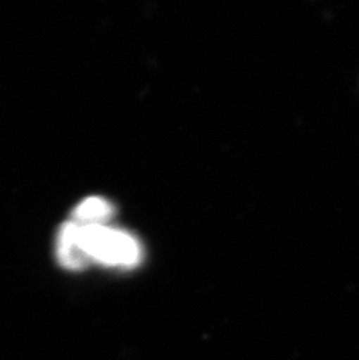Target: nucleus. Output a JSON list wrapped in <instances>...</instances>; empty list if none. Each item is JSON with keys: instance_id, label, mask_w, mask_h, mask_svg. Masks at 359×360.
<instances>
[{"instance_id": "1", "label": "nucleus", "mask_w": 359, "mask_h": 360, "mask_svg": "<svg viewBox=\"0 0 359 360\" xmlns=\"http://www.w3.org/2000/svg\"><path fill=\"white\" fill-rule=\"evenodd\" d=\"M76 241L87 265L97 262L106 267L132 269L143 257L139 241L131 233L108 224L76 223Z\"/></svg>"}, {"instance_id": "2", "label": "nucleus", "mask_w": 359, "mask_h": 360, "mask_svg": "<svg viewBox=\"0 0 359 360\" xmlns=\"http://www.w3.org/2000/svg\"><path fill=\"white\" fill-rule=\"evenodd\" d=\"M56 255L58 262L67 269L77 271L87 266L76 241V223L74 221H67L60 229Z\"/></svg>"}, {"instance_id": "3", "label": "nucleus", "mask_w": 359, "mask_h": 360, "mask_svg": "<svg viewBox=\"0 0 359 360\" xmlns=\"http://www.w3.org/2000/svg\"><path fill=\"white\" fill-rule=\"evenodd\" d=\"M115 214L112 204L103 198L82 200L73 212V221L82 225L106 224Z\"/></svg>"}]
</instances>
